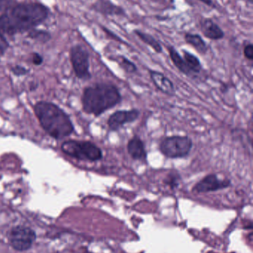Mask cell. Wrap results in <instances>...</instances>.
<instances>
[{
  "label": "cell",
  "instance_id": "cell-1",
  "mask_svg": "<svg viewBox=\"0 0 253 253\" xmlns=\"http://www.w3.org/2000/svg\"><path fill=\"white\" fill-rule=\"evenodd\" d=\"M48 10L38 3L15 6L9 14L0 16V31L13 34L41 23L47 17Z\"/></svg>",
  "mask_w": 253,
  "mask_h": 253
},
{
  "label": "cell",
  "instance_id": "cell-2",
  "mask_svg": "<svg viewBox=\"0 0 253 253\" xmlns=\"http://www.w3.org/2000/svg\"><path fill=\"white\" fill-rule=\"evenodd\" d=\"M122 96L114 84L99 83L86 87L82 98L83 111L99 117L121 102Z\"/></svg>",
  "mask_w": 253,
  "mask_h": 253
},
{
  "label": "cell",
  "instance_id": "cell-3",
  "mask_svg": "<svg viewBox=\"0 0 253 253\" xmlns=\"http://www.w3.org/2000/svg\"><path fill=\"white\" fill-rule=\"evenodd\" d=\"M34 112L42 127L53 138L61 139L74 132V126L68 116L54 104L38 102Z\"/></svg>",
  "mask_w": 253,
  "mask_h": 253
},
{
  "label": "cell",
  "instance_id": "cell-4",
  "mask_svg": "<svg viewBox=\"0 0 253 253\" xmlns=\"http://www.w3.org/2000/svg\"><path fill=\"white\" fill-rule=\"evenodd\" d=\"M61 149L65 154L79 160L96 162L102 158L101 149L90 141L70 140L65 141L61 146Z\"/></svg>",
  "mask_w": 253,
  "mask_h": 253
},
{
  "label": "cell",
  "instance_id": "cell-5",
  "mask_svg": "<svg viewBox=\"0 0 253 253\" xmlns=\"http://www.w3.org/2000/svg\"><path fill=\"white\" fill-rule=\"evenodd\" d=\"M193 147V140L188 136L172 135L160 142L159 149L169 159H182L190 155Z\"/></svg>",
  "mask_w": 253,
  "mask_h": 253
},
{
  "label": "cell",
  "instance_id": "cell-6",
  "mask_svg": "<svg viewBox=\"0 0 253 253\" xmlns=\"http://www.w3.org/2000/svg\"><path fill=\"white\" fill-rule=\"evenodd\" d=\"M36 238L35 232L32 229L25 226H16L10 231L9 242L15 251L24 252L32 247Z\"/></svg>",
  "mask_w": 253,
  "mask_h": 253
},
{
  "label": "cell",
  "instance_id": "cell-7",
  "mask_svg": "<svg viewBox=\"0 0 253 253\" xmlns=\"http://www.w3.org/2000/svg\"><path fill=\"white\" fill-rule=\"evenodd\" d=\"M71 61L76 76L80 80L91 79L89 71V54L85 47L75 45L71 50Z\"/></svg>",
  "mask_w": 253,
  "mask_h": 253
},
{
  "label": "cell",
  "instance_id": "cell-8",
  "mask_svg": "<svg viewBox=\"0 0 253 253\" xmlns=\"http://www.w3.org/2000/svg\"><path fill=\"white\" fill-rule=\"evenodd\" d=\"M230 185V180L220 179L215 174H209L199 181L193 187V190L198 193H209L227 188Z\"/></svg>",
  "mask_w": 253,
  "mask_h": 253
},
{
  "label": "cell",
  "instance_id": "cell-9",
  "mask_svg": "<svg viewBox=\"0 0 253 253\" xmlns=\"http://www.w3.org/2000/svg\"><path fill=\"white\" fill-rule=\"evenodd\" d=\"M139 116L140 111L137 109H132L130 111H117L110 116L107 124L110 130L117 131L124 125L136 121Z\"/></svg>",
  "mask_w": 253,
  "mask_h": 253
},
{
  "label": "cell",
  "instance_id": "cell-10",
  "mask_svg": "<svg viewBox=\"0 0 253 253\" xmlns=\"http://www.w3.org/2000/svg\"><path fill=\"white\" fill-rule=\"evenodd\" d=\"M150 77L155 87L165 94L174 96L175 88L173 83L169 78L157 71H150Z\"/></svg>",
  "mask_w": 253,
  "mask_h": 253
},
{
  "label": "cell",
  "instance_id": "cell-11",
  "mask_svg": "<svg viewBox=\"0 0 253 253\" xmlns=\"http://www.w3.org/2000/svg\"><path fill=\"white\" fill-rule=\"evenodd\" d=\"M127 150L131 157L136 161L147 162V153L144 141L138 135L132 137L127 144Z\"/></svg>",
  "mask_w": 253,
  "mask_h": 253
},
{
  "label": "cell",
  "instance_id": "cell-12",
  "mask_svg": "<svg viewBox=\"0 0 253 253\" xmlns=\"http://www.w3.org/2000/svg\"><path fill=\"white\" fill-rule=\"evenodd\" d=\"M202 31L206 38L218 40L224 37V33L217 24L209 19H206L202 23Z\"/></svg>",
  "mask_w": 253,
  "mask_h": 253
},
{
  "label": "cell",
  "instance_id": "cell-13",
  "mask_svg": "<svg viewBox=\"0 0 253 253\" xmlns=\"http://www.w3.org/2000/svg\"><path fill=\"white\" fill-rule=\"evenodd\" d=\"M169 52L171 60L172 61L175 66L176 67L181 73L185 74L187 77H191V76L194 75V74L192 73V71H190L189 67L187 66L185 60L181 57V55L179 54V53H178L174 47H169Z\"/></svg>",
  "mask_w": 253,
  "mask_h": 253
},
{
  "label": "cell",
  "instance_id": "cell-14",
  "mask_svg": "<svg viewBox=\"0 0 253 253\" xmlns=\"http://www.w3.org/2000/svg\"><path fill=\"white\" fill-rule=\"evenodd\" d=\"M186 42L196 49L199 53L204 54L207 50V45L204 40L198 34H187L185 36Z\"/></svg>",
  "mask_w": 253,
  "mask_h": 253
},
{
  "label": "cell",
  "instance_id": "cell-15",
  "mask_svg": "<svg viewBox=\"0 0 253 253\" xmlns=\"http://www.w3.org/2000/svg\"><path fill=\"white\" fill-rule=\"evenodd\" d=\"M184 59L193 74H199L201 72L202 69V64L197 56L190 52L184 50Z\"/></svg>",
  "mask_w": 253,
  "mask_h": 253
},
{
  "label": "cell",
  "instance_id": "cell-16",
  "mask_svg": "<svg viewBox=\"0 0 253 253\" xmlns=\"http://www.w3.org/2000/svg\"><path fill=\"white\" fill-rule=\"evenodd\" d=\"M135 33L144 43L152 47L156 53H161L162 46L160 45V43L154 37L149 35V34H145V33L141 32L140 31H135Z\"/></svg>",
  "mask_w": 253,
  "mask_h": 253
},
{
  "label": "cell",
  "instance_id": "cell-17",
  "mask_svg": "<svg viewBox=\"0 0 253 253\" xmlns=\"http://www.w3.org/2000/svg\"><path fill=\"white\" fill-rule=\"evenodd\" d=\"M121 68L124 70L126 72L129 73V74H134V73L137 71V67L133 62H131L130 60L127 59V58L124 57V56H120V61H119Z\"/></svg>",
  "mask_w": 253,
  "mask_h": 253
},
{
  "label": "cell",
  "instance_id": "cell-18",
  "mask_svg": "<svg viewBox=\"0 0 253 253\" xmlns=\"http://www.w3.org/2000/svg\"><path fill=\"white\" fill-rule=\"evenodd\" d=\"M181 179L178 173H169L166 177V179L164 180L165 184L169 185L172 189L176 188L179 185V181Z\"/></svg>",
  "mask_w": 253,
  "mask_h": 253
},
{
  "label": "cell",
  "instance_id": "cell-19",
  "mask_svg": "<svg viewBox=\"0 0 253 253\" xmlns=\"http://www.w3.org/2000/svg\"><path fill=\"white\" fill-rule=\"evenodd\" d=\"M7 47H8V43L0 32V54L4 53Z\"/></svg>",
  "mask_w": 253,
  "mask_h": 253
},
{
  "label": "cell",
  "instance_id": "cell-20",
  "mask_svg": "<svg viewBox=\"0 0 253 253\" xmlns=\"http://www.w3.org/2000/svg\"><path fill=\"white\" fill-rule=\"evenodd\" d=\"M244 53H245V57H246L247 59H250V60H253V45L252 44H248V45H247L246 47H245Z\"/></svg>",
  "mask_w": 253,
  "mask_h": 253
},
{
  "label": "cell",
  "instance_id": "cell-21",
  "mask_svg": "<svg viewBox=\"0 0 253 253\" xmlns=\"http://www.w3.org/2000/svg\"><path fill=\"white\" fill-rule=\"evenodd\" d=\"M12 71H13V74L16 76H23L28 73V71H27L25 68L21 66L14 67V68H13V69H12Z\"/></svg>",
  "mask_w": 253,
  "mask_h": 253
},
{
  "label": "cell",
  "instance_id": "cell-22",
  "mask_svg": "<svg viewBox=\"0 0 253 253\" xmlns=\"http://www.w3.org/2000/svg\"><path fill=\"white\" fill-rule=\"evenodd\" d=\"M32 61L34 65H40L43 62V58L40 55L37 54V53H34V56H33Z\"/></svg>",
  "mask_w": 253,
  "mask_h": 253
},
{
  "label": "cell",
  "instance_id": "cell-23",
  "mask_svg": "<svg viewBox=\"0 0 253 253\" xmlns=\"http://www.w3.org/2000/svg\"><path fill=\"white\" fill-rule=\"evenodd\" d=\"M199 1L207 4L208 6H212V4H212V0H199Z\"/></svg>",
  "mask_w": 253,
  "mask_h": 253
},
{
  "label": "cell",
  "instance_id": "cell-24",
  "mask_svg": "<svg viewBox=\"0 0 253 253\" xmlns=\"http://www.w3.org/2000/svg\"><path fill=\"white\" fill-rule=\"evenodd\" d=\"M250 1H251V2H253V0H249Z\"/></svg>",
  "mask_w": 253,
  "mask_h": 253
},
{
  "label": "cell",
  "instance_id": "cell-25",
  "mask_svg": "<svg viewBox=\"0 0 253 253\" xmlns=\"http://www.w3.org/2000/svg\"></svg>",
  "mask_w": 253,
  "mask_h": 253
}]
</instances>
